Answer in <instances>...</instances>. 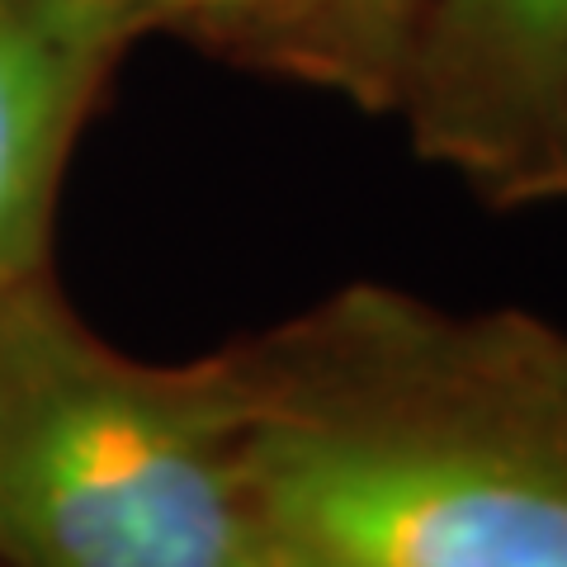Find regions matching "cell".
I'll use <instances>...</instances> for the list:
<instances>
[{
  "instance_id": "6da1fadb",
  "label": "cell",
  "mask_w": 567,
  "mask_h": 567,
  "mask_svg": "<svg viewBox=\"0 0 567 567\" xmlns=\"http://www.w3.org/2000/svg\"><path fill=\"white\" fill-rule=\"evenodd\" d=\"M237 360L265 535L327 567H567V331L354 284Z\"/></svg>"
},
{
  "instance_id": "7a4b0ae2",
  "label": "cell",
  "mask_w": 567,
  "mask_h": 567,
  "mask_svg": "<svg viewBox=\"0 0 567 567\" xmlns=\"http://www.w3.org/2000/svg\"><path fill=\"white\" fill-rule=\"evenodd\" d=\"M246 416L237 346L147 364L48 275L0 289V567H237L260 535Z\"/></svg>"
},
{
  "instance_id": "277c9868",
  "label": "cell",
  "mask_w": 567,
  "mask_h": 567,
  "mask_svg": "<svg viewBox=\"0 0 567 567\" xmlns=\"http://www.w3.org/2000/svg\"><path fill=\"white\" fill-rule=\"evenodd\" d=\"M137 29L95 0H0V289L43 275L66 152Z\"/></svg>"
},
{
  "instance_id": "5b68a950",
  "label": "cell",
  "mask_w": 567,
  "mask_h": 567,
  "mask_svg": "<svg viewBox=\"0 0 567 567\" xmlns=\"http://www.w3.org/2000/svg\"><path fill=\"white\" fill-rule=\"evenodd\" d=\"M416 0H279V20H308L341 29L336 58H341V81L354 91L388 85L398 91L402 71V24Z\"/></svg>"
},
{
  "instance_id": "52a82bcc",
  "label": "cell",
  "mask_w": 567,
  "mask_h": 567,
  "mask_svg": "<svg viewBox=\"0 0 567 567\" xmlns=\"http://www.w3.org/2000/svg\"><path fill=\"white\" fill-rule=\"evenodd\" d=\"M237 567H327V563H317L312 554H303V548H293V544H284L275 535H256V544L241 554Z\"/></svg>"
},
{
  "instance_id": "ba28073f",
  "label": "cell",
  "mask_w": 567,
  "mask_h": 567,
  "mask_svg": "<svg viewBox=\"0 0 567 567\" xmlns=\"http://www.w3.org/2000/svg\"><path fill=\"white\" fill-rule=\"evenodd\" d=\"M554 194H567V137H563V156H558V175H554Z\"/></svg>"
},
{
  "instance_id": "8992f818",
  "label": "cell",
  "mask_w": 567,
  "mask_h": 567,
  "mask_svg": "<svg viewBox=\"0 0 567 567\" xmlns=\"http://www.w3.org/2000/svg\"><path fill=\"white\" fill-rule=\"evenodd\" d=\"M133 24H156V20H185V24H208V29H251V24H275L279 0H95Z\"/></svg>"
},
{
  "instance_id": "3957f363",
  "label": "cell",
  "mask_w": 567,
  "mask_h": 567,
  "mask_svg": "<svg viewBox=\"0 0 567 567\" xmlns=\"http://www.w3.org/2000/svg\"><path fill=\"white\" fill-rule=\"evenodd\" d=\"M398 95L416 147L496 199L554 194L567 137V0H435Z\"/></svg>"
}]
</instances>
